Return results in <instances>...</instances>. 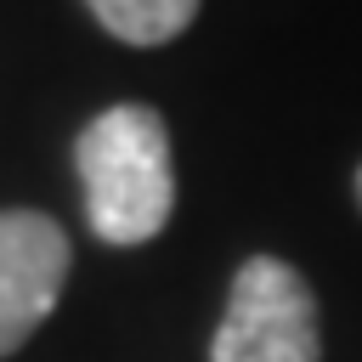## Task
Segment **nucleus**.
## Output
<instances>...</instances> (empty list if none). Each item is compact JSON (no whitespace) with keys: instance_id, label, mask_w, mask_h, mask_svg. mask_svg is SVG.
Listing matches in <instances>:
<instances>
[{"instance_id":"1","label":"nucleus","mask_w":362,"mask_h":362,"mask_svg":"<svg viewBox=\"0 0 362 362\" xmlns=\"http://www.w3.org/2000/svg\"><path fill=\"white\" fill-rule=\"evenodd\" d=\"M85 215L102 243H147L164 232L175 209V164H170V130L164 113L147 102H119L96 113L79 130L74 147Z\"/></svg>"},{"instance_id":"2","label":"nucleus","mask_w":362,"mask_h":362,"mask_svg":"<svg viewBox=\"0 0 362 362\" xmlns=\"http://www.w3.org/2000/svg\"><path fill=\"white\" fill-rule=\"evenodd\" d=\"M317 356H322V322L311 283L288 260L272 255L243 260L209 362H317Z\"/></svg>"},{"instance_id":"3","label":"nucleus","mask_w":362,"mask_h":362,"mask_svg":"<svg viewBox=\"0 0 362 362\" xmlns=\"http://www.w3.org/2000/svg\"><path fill=\"white\" fill-rule=\"evenodd\" d=\"M68 232L40 209H0V356H11L62 300Z\"/></svg>"},{"instance_id":"4","label":"nucleus","mask_w":362,"mask_h":362,"mask_svg":"<svg viewBox=\"0 0 362 362\" xmlns=\"http://www.w3.org/2000/svg\"><path fill=\"white\" fill-rule=\"evenodd\" d=\"M85 6L124 45H170L181 28H192L204 0H85Z\"/></svg>"},{"instance_id":"5","label":"nucleus","mask_w":362,"mask_h":362,"mask_svg":"<svg viewBox=\"0 0 362 362\" xmlns=\"http://www.w3.org/2000/svg\"><path fill=\"white\" fill-rule=\"evenodd\" d=\"M356 204H362V164H356Z\"/></svg>"}]
</instances>
